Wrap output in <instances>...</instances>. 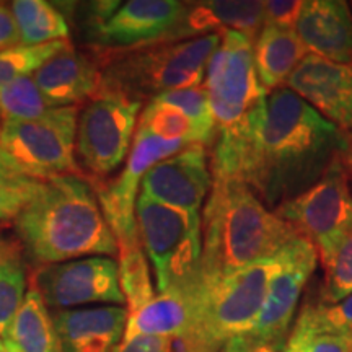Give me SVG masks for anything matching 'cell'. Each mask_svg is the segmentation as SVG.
Instances as JSON below:
<instances>
[{
	"instance_id": "6da1fadb",
	"label": "cell",
	"mask_w": 352,
	"mask_h": 352,
	"mask_svg": "<svg viewBox=\"0 0 352 352\" xmlns=\"http://www.w3.org/2000/svg\"><path fill=\"white\" fill-rule=\"evenodd\" d=\"M346 147V132L290 88L271 91L232 131L215 134L212 178H236L279 208L315 184Z\"/></svg>"
},
{
	"instance_id": "7a4b0ae2",
	"label": "cell",
	"mask_w": 352,
	"mask_h": 352,
	"mask_svg": "<svg viewBox=\"0 0 352 352\" xmlns=\"http://www.w3.org/2000/svg\"><path fill=\"white\" fill-rule=\"evenodd\" d=\"M13 222L23 250L43 266L118 254L95 189L83 176L39 182L34 196Z\"/></svg>"
},
{
	"instance_id": "3957f363",
	"label": "cell",
	"mask_w": 352,
	"mask_h": 352,
	"mask_svg": "<svg viewBox=\"0 0 352 352\" xmlns=\"http://www.w3.org/2000/svg\"><path fill=\"white\" fill-rule=\"evenodd\" d=\"M300 236L236 178H212L202 217L199 277L230 274L272 259Z\"/></svg>"
},
{
	"instance_id": "277c9868",
	"label": "cell",
	"mask_w": 352,
	"mask_h": 352,
	"mask_svg": "<svg viewBox=\"0 0 352 352\" xmlns=\"http://www.w3.org/2000/svg\"><path fill=\"white\" fill-rule=\"evenodd\" d=\"M220 41L222 33L158 41L131 50L91 47L103 72L101 88L142 103L165 91L201 85Z\"/></svg>"
},
{
	"instance_id": "5b68a950",
	"label": "cell",
	"mask_w": 352,
	"mask_h": 352,
	"mask_svg": "<svg viewBox=\"0 0 352 352\" xmlns=\"http://www.w3.org/2000/svg\"><path fill=\"white\" fill-rule=\"evenodd\" d=\"M279 264L277 254L226 276L208 279L197 276L192 283L195 324L191 331L182 336L183 340L202 349L219 352L232 338L252 333Z\"/></svg>"
},
{
	"instance_id": "8992f818",
	"label": "cell",
	"mask_w": 352,
	"mask_h": 352,
	"mask_svg": "<svg viewBox=\"0 0 352 352\" xmlns=\"http://www.w3.org/2000/svg\"><path fill=\"white\" fill-rule=\"evenodd\" d=\"M135 223L144 252L152 263L158 292L191 284L201 267L202 219L139 192Z\"/></svg>"
},
{
	"instance_id": "52a82bcc",
	"label": "cell",
	"mask_w": 352,
	"mask_h": 352,
	"mask_svg": "<svg viewBox=\"0 0 352 352\" xmlns=\"http://www.w3.org/2000/svg\"><path fill=\"white\" fill-rule=\"evenodd\" d=\"M78 107L52 108L32 121H2L0 147L26 176H82L77 164Z\"/></svg>"
},
{
	"instance_id": "ba28073f",
	"label": "cell",
	"mask_w": 352,
	"mask_h": 352,
	"mask_svg": "<svg viewBox=\"0 0 352 352\" xmlns=\"http://www.w3.org/2000/svg\"><path fill=\"white\" fill-rule=\"evenodd\" d=\"M341 155L329 164L318 182L274 210L315 246L323 267L352 227L351 179Z\"/></svg>"
},
{
	"instance_id": "9c48e42d",
	"label": "cell",
	"mask_w": 352,
	"mask_h": 352,
	"mask_svg": "<svg viewBox=\"0 0 352 352\" xmlns=\"http://www.w3.org/2000/svg\"><path fill=\"white\" fill-rule=\"evenodd\" d=\"M140 101L101 88L88 101L77 122V155L94 179L114 173L129 153Z\"/></svg>"
},
{
	"instance_id": "30bf717a",
	"label": "cell",
	"mask_w": 352,
	"mask_h": 352,
	"mask_svg": "<svg viewBox=\"0 0 352 352\" xmlns=\"http://www.w3.org/2000/svg\"><path fill=\"white\" fill-rule=\"evenodd\" d=\"M253 39L236 32L222 33V41L206 69V90L215 121V134L235 129L264 96L254 67Z\"/></svg>"
},
{
	"instance_id": "8fae6325",
	"label": "cell",
	"mask_w": 352,
	"mask_h": 352,
	"mask_svg": "<svg viewBox=\"0 0 352 352\" xmlns=\"http://www.w3.org/2000/svg\"><path fill=\"white\" fill-rule=\"evenodd\" d=\"M186 145L188 142L184 140H164L142 127H138L129 157L120 176L108 183L103 179H94L90 183L114 240L120 241L139 236L135 223V202L145 173L158 162L183 151Z\"/></svg>"
},
{
	"instance_id": "7c38bea8",
	"label": "cell",
	"mask_w": 352,
	"mask_h": 352,
	"mask_svg": "<svg viewBox=\"0 0 352 352\" xmlns=\"http://www.w3.org/2000/svg\"><path fill=\"white\" fill-rule=\"evenodd\" d=\"M33 284L47 307L70 310L91 303H126L121 292L118 263L109 256H88L43 266Z\"/></svg>"
},
{
	"instance_id": "4fadbf2b",
	"label": "cell",
	"mask_w": 352,
	"mask_h": 352,
	"mask_svg": "<svg viewBox=\"0 0 352 352\" xmlns=\"http://www.w3.org/2000/svg\"><path fill=\"white\" fill-rule=\"evenodd\" d=\"M316 259L315 246L303 236H297L279 253V270L271 279L263 310L250 336L284 349L298 298L315 271Z\"/></svg>"
},
{
	"instance_id": "5bb4252c",
	"label": "cell",
	"mask_w": 352,
	"mask_h": 352,
	"mask_svg": "<svg viewBox=\"0 0 352 352\" xmlns=\"http://www.w3.org/2000/svg\"><path fill=\"white\" fill-rule=\"evenodd\" d=\"M186 2L178 0H129L100 28L88 33L94 47L131 50L158 41H171L186 13Z\"/></svg>"
},
{
	"instance_id": "9a60e30c",
	"label": "cell",
	"mask_w": 352,
	"mask_h": 352,
	"mask_svg": "<svg viewBox=\"0 0 352 352\" xmlns=\"http://www.w3.org/2000/svg\"><path fill=\"white\" fill-rule=\"evenodd\" d=\"M140 189L168 208L201 217L199 210L212 189L206 145L188 144L183 151L158 162L145 173Z\"/></svg>"
},
{
	"instance_id": "2e32d148",
	"label": "cell",
	"mask_w": 352,
	"mask_h": 352,
	"mask_svg": "<svg viewBox=\"0 0 352 352\" xmlns=\"http://www.w3.org/2000/svg\"><path fill=\"white\" fill-rule=\"evenodd\" d=\"M287 88L324 120L352 134V64L307 54L289 77Z\"/></svg>"
},
{
	"instance_id": "e0dca14e",
	"label": "cell",
	"mask_w": 352,
	"mask_h": 352,
	"mask_svg": "<svg viewBox=\"0 0 352 352\" xmlns=\"http://www.w3.org/2000/svg\"><path fill=\"white\" fill-rule=\"evenodd\" d=\"M39 91L52 108L78 107L103 87V72L96 57L69 44L34 74Z\"/></svg>"
},
{
	"instance_id": "ac0fdd59",
	"label": "cell",
	"mask_w": 352,
	"mask_h": 352,
	"mask_svg": "<svg viewBox=\"0 0 352 352\" xmlns=\"http://www.w3.org/2000/svg\"><path fill=\"white\" fill-rule=\"evenodd\" d=\"M127 308L101 305L57 310L52 315L63 352H114L124 334Z\"/></svg>"
},
{
	"instance_id": "d6986e66",
	"label": "cell",
	"mask_w": 352,
	"mask_h": 352,
	"mask_svg": "<svg viewBox=\"0 0 352 352\" xmlns=\"http://www.w3.org/2000/svg\"><path fill=\"white\" fill-rule=\"evenodd\" d=\"M296 33L310 54L336 64H352V12L347 2H303Z\"/></svg>"
},
{
	"instance_id": "ffe728a7",
	"label": "cell",
	"mask_w": 352,
	"mask_h": 352,
	"mask_svg": "<svg viewBox=\"0 0 352 352\" xmlns=\"http://www.w3.org/2000/svg\"><path fill=\"white\" fill-rule=\"evenodd\" d=\"M186 13L171 41L236 32L256 39L264 25V2L259 0H208L186 2Z\"/></svg>"
},
{
	"instance_id": "44dd1931",
	"label": "cell",
	"mask_w": 352,
	"mask_h": 352,
	"mask_svg": "<svg viewBox=\"0 0 352 352\" xmlns=\"http://www.w3.org/2000/svg\"><path fill=\"white\" fill-rule=\"evenodd\" d=\"M192 283L160 292L140 310L129 314L121 342L135 336L182 338L191 331L196 315Z\"/></svg>"
},
{
	"instance_id": "7402d4cb",
	"label": "cell",
	"mask_w": 352,
	"mask_h": 352,
	"mask_svg": "<svg viewBox=\"0 0 352 352\" xmlns=\"http://www.w3.org/2000/svg\"><path fill=\"white\" fill-rule=\"evenodd\" d=\"M253 54L259 83L266 94H271L287 83L307 50L296 30L263 26L253 43Z\"/></svg>"
},
{
	"instance_id": "603a6c76",
	"label": "cell",
	"mask_w": 352,
	"mask_h": 352,
	"mask_svg": "<svg viewBox=\"0 0 352 352\" xmlns=\"http://www.w3.org/2000/svg\"><path fill=\"white\" fill-rule=\"evenodd\" d=\"M8 340L20 352H63L54 321L34 284L26 290L23 305L13 320Z\"/></svg>"
},
{
	"instance_id": "cb8c5ba5",
	"label": "cell",
	"mask_w": 352,
	"mask_h": 352,
	"mask_svg": "<svg viewBox=\"0 0 352 352\" xmlns=\"http://www.w3.org/2000/svg\"><path fill=\"white\" fill-rule=\"evenodd\" d=\"M12 13L20 34V44L38 46L69 41V23L64 13L46 0H15Z\"/></svg>"
},
{
	"instance_id": "d4e9b609",
	"label": "cell",
	"mask_w": 352,
	"mask_h": 352,
	"mask_svg": "<svg viewBox=\"0 0 352 352\" xmlns=\"http://www.w3.org/2000/svg\"><path fill=\"white\" fill-rule=\"evenodd\" d=\"M118 272L121 292L124 296L127 311L134 314L155 297L147 254L139 236L116 241Z\"/></svg>"
},
{
	"instance_id": "484cf974",
	"label": "cell",
	"mask_w": 352,
	"mask_h": 352,
	"mask_svg": "<svg viewBox=\"0 0 352 352\" xmlns=\"http://www.w3.org/2000/svg\"><path fill=\"white\" fill-rule=\"evenodd\" d=\"M52 107L44 98L34 77H23L0 88V120L32 121L46 114Z\"/></svg>"
},
{
	"instance_id": "4316f807",
	"label": "cell",
	"mask_w": 352,
	"mask_h": 352,
	"mask_svg": "<svg viewBox=\"0 0 352 352\" xmlns=\"http://www.w3.org/2000/svg\"><path fill=\"white\" fill-rule=\"evenodd\" d=\"M162 103L178 108L189 118L196 132V142L208 145L215 138V121L210 107L209 94L206 87L197 85L183 90H171L158 95L157 98Z\"/></svg>"
},
{
	"instance_id": "83f0119b",
	"label": "cell",
	"mask_w": 352,
	"mask_h": 352,
	"mask_svg": "<svg viewBox=\"0 0 352 352\" xmlns=\"http://www.w3.org/2000/svg\"><path fill=\"white\" fill-rule=\"evenodd\" d=\"M69 41H54L38 46H16L0 51V88L23 77H32L52 56L63 51Z\"/></svg>"
},
{
	"instance_id": "f1b7e54d",
	"label": "cell",
	"mask_w": 352,
	"mask_h": 352,
	"mask_svg": "<svg viewBox=\"0 0 352 352\" xmlns=\"http://www.w3.org/2000/svg\"><path fill=\"white\" fill-rule=\"evenodd\" d=\"M138 127H142L164 140H184L188 144H197L195 126L186 114L158 100L148 101L144 111H140Z\"/></svg>"
},
{
	"instance_id": "f546056e",
	"label": "cell",
	"mask_w": 352,
	"mask_h": 352,
	"mask_svg": "<svg viewBox=\"0 0 352 352\" xmlns=\"http://www.w3.org/2000/svg\"><path fill=\"white\" fill-rule=\"evenodd\" d=\"M26 296V274L21 261L0 264V338L8 340L16 314Z\"/></svg>"
},
{
	"instance_id": "4dcf8cb0",
	"label": "cell",
	"mask_w": 352,
	"mask_h": 352,
	"mask_svg": "<svg viewBox=\"0 0 352 352\" xmlns=\"http://www.w3.org/2000/svg\"><path fill=\"white\" fill-rule=\"evenodd\" d=\"M297 323L316 334H346L352 336V296L334 305L303 307Z\"/></svg>"
},
{
	"instance_id": "1f68e13d",
	"label": "cell",
	"mask_w": 352,
	"mask_h": 352,
	"mask_svg": "<svg viewBox=\"0 0 352 352\" xmlns=\"http://www.w3.org/2000/svg\"><path fill=\"white\" fill-rule=\"evenodd\" d=\"M324 303H338L352 296V227L324 266Z\"/></svg>"
},
{
	"instance_id": "d6a6232c",
	"label": "cell",
	"mask_w": 352,
	"mask_h": 352,
	"mask_svg": "<svg viewBox=\"0 0 352 352\" xmlns=\"http://www.w3.org/2000/svg\"><path fill=\"white\" fill-rule=\"evenodd\" d=\"M39 179H0V222H10L34 196Z\"/></svg>"
},
{
	"instance_id": "836d02e7",
	"label": "cell",
	"mask_w": 352,
	"mask_h": 352,
	"mask_svg": "<svg viewBox=\"0 0 352 352\" xmlns=\"http://www.w3.org/2000/svg\"><path fill=\"white\" fill-rule=\"evenodd\" d=\"M302 8V0H270V2H264V26L296 30Z\"/></svg>"
},
{
	"instance_id": "e575fe53",
	"label": "cell",
	"mask_w": 352,
	"mask_h": 352,
	"mask_svg": "<svg viewBox=\"0 0 352 352\" xmlns=\"http://www.w3.org/2000/svg\"><path fill=\"white\" fill-rule=\"evenodd\" d=\"M173 340L168 336H135L120 342L114 352H173Z\"/></svg>"
},
{
	"instance_id": "d590c367",
	"label": "cell",
	"mask_w": 352,
	"mask_h": 352,
	"mask_svg": "<svg viewBox=\"0 0 352 352\" xmlns=\"http://www.w3.org/2000/svg\"><path fill=\"white\" fill-rule=\"evenodd\" d=\"M310 352H352V336L316 334L310 341Z\"/></svg>"
},
{
	"instance_id": "8d00e7d4",
	"label": "cell",
	"mask_w": 352,
	"mask_h": 352,
	"mask_svg": "<svg viewBox=\"0 0 352 352\" xmlns=\"http://www.w3.org/2000/svg\"><path fill=\"white\" fill-rule=\"evenodd\" d=\"M20 44V34L13 19L12 8L0 3V51Z\"/></svg>"
},
{
	"instance_id": "74e56055",
	"label": "cell",
	"mask_w": 352,
	"mask_h": 352,
	"mask_svg": "<svg viewBox=\"0 0 352 352\" xmlns=\"http://www.w3.org/2000/svg\"><path fill=\"white\" fill-rule=\"evenodd\" d=\"M222 352H283L277 347L267 344V342H263L256 340V338L250 336H239L228 340L226 344L222 346Z\"/></svg>"
},
{
	"instance_id": "f35d334b",
	"label": "cell",
	"mask_w": 352,
	"mask_h": 352,
	"mask_svg": "<svg viewBox=\"0 0 352 352\" xmlns=\"http://www.w3.org/2000/svg\"><path fill=\"white\" fill-rule=\"evenodd\" d=\"M314 338V334L305 327H302L300 323H296L292 333L287 338L283 352H310V341Z\"/></svg>"
},
{
	"instance_id": "ab89813d",
	"label": "cell",
	"mask_w": 352,
	"mask_h": 352,
	"mask_svg": "<svg viewBox=\"0 0 352 352\" xmlns=\"http://www.w3.org/2000/svg\"><path fill=\"white\" fill-rule=\"evenodd\" d=\"M21 252L23 246L20 241L13 240L0 230V264L8 261H21Z\"/></svg>"
},
{
	"instance_id": "60d3db41",
	"label": "cell",
	"mask_w": 352,
	"mask_h": 352,
	"mask_svg": "<svg viewBox=\"0 0 352 352\" xmlns=\"http://www.w3.org/2000/svg\"><path fill=\"white\" fill-rule=\"evenodd\" d=\"M26 178H30V176H26L23 173V170H21L20 166L2 151V147H0V179H12V182H16V179Z\"/></svg>"
},
{
	"instance_id": "b9f144b4",
	"label": "cell",
	"mask_w": 352,
	"mask_h": 352,
	"mask_svg": "<svg viewBox=\"0 0 352 352\" xmlns=\"http://www.w3.org/2000/svg\"><path fill=\"white\" fill-rule=\"evenodd\" d=\"M342 164H344V168L349 175V179L352 182V134L351 132H346V147L342 151Z\"/></svg>"
},
{
	"instance_id": "7bdbcfd3",
	"label": "cell",
	"mask_w": 352,
	"mask_h": 352,
	"mask_svg": "<svg viewBox=\"0 0 352 352\" xmlns=\"http://www.w3.org/2000/svg\"><path fill=\"white\" fill-rule=\"evenodd\" d=\"M3 342H6V352H20L19 347L13 344L10 340H6Z\"/></svg>"
},
{
	"instance_id": "ee69618b",
	"label": "cell",
	"mask_w": 352,
	"mask_h": 352,
	"mask_svg": "<svg viewBox=\"0 0 352 352\" xmlns=\"http://www.w3.org/2000/svg\"><path fill=\"white\" fill-rule=\"evenodd\" d=\"M0 352H6V342L0 338Z\"/></svg>"
},
{
	"instance_id": "f6af8a7d",
	"label": "cell",
	"mask_w": 352,
	"mask_h": 352,
	"mask_svg": "<svg viewBox=\"0 0 352 352\" xmlns=\"http://www.w3.org/2000/svg\"><path fill=\"white\" fill-rule=\"evenodd\" d=\"M0 127H2V120H0Z\"/></svg>"
}]
</instances>
